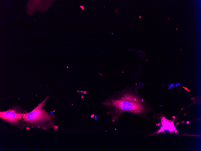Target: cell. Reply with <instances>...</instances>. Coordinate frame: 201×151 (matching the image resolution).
I'll use <instances>...</instances> for the list:
<instances>
[{
    "mask_svg": "<svg viewBox=\"0 0 201 151\" xmlns=\"http://www.w3.org/2000/svg\"><path fill=\"white\" fill-rule=\"evenodd\" d=\"M107 109L106 114L110 115V121H117L123 112L149 119L148 114L154 110L150 106L135 86H126L116 92L101 102Z\"/></svg>",
    "mask_w": 201,
    "mask_h": 151,
    "instance_id": "1",
    "label": "cell"
},
{
    "mask_svg": "<svg viewBox=\"0 0 201 151\" xmlns=\"http://www.w3.org/2000/svg\"><path fill=\"white\" fill-rule=\"evenodd\" d=\"M48 98V96L46 97L31 112L25 113L22 121L29 127H37L43 130L52 127L57 129L56 127L58 126L54 122V115L47 112L43 107Z\"/></svg>",
    "mask_w": 201,
    "mask_h": 151,
    "instance_id": "2",
    "label": "cell"
},
{
    "mask_svg": "<svg viewBox=\"0 0 201 151\" xmlns=\"http://www.w3.org/2000/svg\"><path fill=\"white\" fill-rule=\"evenodd\" d=\"M27 112H24L19 107H15L8 110L0 112V118L6 122L14 124H18L23 115Z\"/></svg>",
    "mask_w": 201,
    "mask_h": 151,
    "instance_id": "3",
    "label": "cell"
}]
</instances>
